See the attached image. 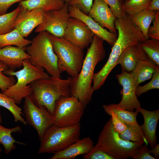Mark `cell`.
I'll return each instance as SVG.
<instances>
[{
	"mask_svg": "<svg viewBox=\"0 0 159 159\" xmlns=\"http://www.w3.org/2000/svg\"><path fill=\"white\" fill-rule=\"evenodd\" d=\"M115 26L118 31L117 38L112 46L106 63L99 72L93 74L92 86L95 90H99L104 85L109 74L117 65L120 54L126 48L146 40L140 29L132 23L127 14L116 19Z\"/></svg>",
	"mask_w": 159,
	"mask_h": 159,
	"instance_id": "1",
	"label": "cell"
},
{
	"mask_svg": "<svg viewBox=\"0 0 159 159\" xmlns=\"http://www.w3.org/2000/svg\"><path fill=\"white\" fill-rule=\"evenodd\" d=\"M104 41L94 35L88 48L80 72L72 78L70 86L71 95L80 101L85 108L91 101L94 91L92 84L95 67L105 56Z\"/></svg>",
	"mask_w": 159,
	"mask_h": 159,
	"instance_id": "2",
	"label": "cell"
},
{
	"mask_svg": "<svg viewBox=\"0 0 159 159\" xmlns=\"http://www.w3.org/2000/svg\"><path fill=\"white\" fill-rule=\"evenodd\" d=\"M72 78H61L50 76L47 78L36 80L30 83L32 93L30 96L39 107H43L53 115L56 101L62 96L71 95L70 86Z\"/></svg>",
	"mask_w": 159,
	"mask_h": 159,
	"instance_id": "3",
	"label": "cell"
},
{
	"mask_svg": "<svg viewBox=\"0 0 159 159\" xmlns=\"http://www.w3.org/2000/svg\"><path fill=\"white\" fill-rule=\"evenodd\" d=\"M143 144L121 139L113 128L110 117L100 133L96 144L88 153L99 150L114 159H127L135 155Z\"/></svg>",
	"mask_w": 159,
	"mask_h": 159,
	"instance_id": "4",
	"label": "cell"
},
{
	"mask_svg": "<svg viewBox=\"0 0 159 159\" xmlns=\"http://www.w3.org/2000/svg\"><path fill=\"white\" fill-rule=\"evenodd\" d=\"M25 50L32 65L43 68L50 76L61 78L58 67V57L54 51L47 32L38 33L31 44L26 47Z\"/></svg>",
	"mask_w": 159,
	"mask_h": 159,
	"instance_id": "5",
	"label": "cell"
},
{
	"mask_svg": "<svg viewBox=\"0 0 159 159\" xmlns=\"http://www.w3.org/2000/svg\"><path fill=\"white\" fill-rule=\"evenodd\" d=\"M23 67L22 69L18 71L11 70L8 68L3 72L6 76H15L16 78V83L2 93L11 98L18 105L21 103L23 98L31 95L30 83L38 79L48 78L50 76L43 68L32 65L29 59L24 60Z\"/></svg>",
	"mask_w": 159,
	"mask_h": 159,
	"instance_id": "6",
	"label": "cell"
},
{
	"mask_svg": "<svg viewBox=\"0 0 159 159\" xmlns=\"http://www.w3.org/2000/svg\"><path fill=\"white\" fill-rule=\"evenodd\" d=\"M55 53L58 57V67L61 73L65 71L72 78L80 72L84 58L83 49L65 39L47 32Z\"/></svg>",
	"mask_w": 159,
	"mask_h": 159,
	"instance_id": "7",
	"label": "cell"
},
{
	"mask_svg": "<svg viewBox=\"0 0 159 159\" xmlns=\"http://www.w3.org/2000/svg\"><path fill=\"white\" fill-rule=\"evenodd\" d=\"M81 125L59 127L53 125L44 133L38 153H54L63 150L80 139Z\"/></svg>",
	"mask_w": 159,
	"mask_h": 159,
	"instance_id": "8",
	"label": "cell"
},
{
	"mask_svg": "<svg viewBox=\"0 0 159 159\" xmlns=\"http://www.w3.org/2000/svg\"><path fill=\"white\" fill-rule=\"evenodd\" d=\"M85 108L82 103L73 96L61 97L55 103L54 125L65 127L80 123Z\"/></svg>",
	"mask_w": 159,
	"mask_h": 159,
	"instance_id": "9",
	"label": "cell"
},
{
	"mask_svg": "<svg viewBox=\"0 0 159 159\" xmlns=\"http://www.w3.org/2000/svg\"><path fill=\"white\" fill-rule=\"evenodd\" d=\"M24 99L23 108L25 120L36 130L41 140L47 130L54 124L53 117L44 107L36 106L29 96Z\"/></svg>",
	"mask_w": 159,
	"mask_h": 159,
	"instance_id": "10",
	"label": "cell"
},
{
	"mask_svg": "<svg viewBox=\"0 0 159 159\" xmlns=\"http://www.w3.org/2000/svg\"><path fill=\"white\" fill-rule=\"evenodd\" d=\"M70 17L68 5L65 3L60 9L45 12L42 22L35 28V32L45 31L55 37L63 38Z\"/></svg>",
	"mask_w": 159,
	"mask_h": 159,
	"instance_id": "11",
	"label": "cell"
},
{
	"mask_svg": "<svg viewBox=\"0 0 159 159\" xmlns=\"http://www.w3.org/2000/svg\"><path fill=\"white\" fill-rule=\"evenodd\" d=\"M94 35L84 22L70 17L63 38L83 49L91 43Z\"/></svg>",
	"mask_w": 159,
	"mask_h": 159,
	"instance_id": "12",
	"label": "cell"
},
{
	"mask_svg": "<svg viewBox=\"0 0 159 159\" xmlns=\"http://www.w3.org/2000/svg\"><path fill=\"white\" fill-rule=\"evenodd\" d=\"M116 77L122 87L120 90L122 98L117 105L127 110L133 112L141 108V104L135 94L136 87L132 75L122 69L121 74H116Z\"/></svg>",
	"mask_w": 159,
	"mask_h": 159,
	"instance_id": "13",
	"label": "cell"
},
{
	"mask_svg": "<svg viewBox=\"0 0 159 159\" xmlns=\"http://www.w3.org/2000/svg\"><path fill=\"white\" fill-rule=\"evenodd\" d=\"M45 12L39 8L26 10L21 7L14 23V29L24 38L27 37L42 23Z\"/></svg>",
	"mask_w": 159,
	"mask_h": 159,
	"instance_id": "14",
	"label": "cell"
},
{
	"mask_svg": "<svg viewBox=\"0 0 159 159\" xmlns=\"http://www.w3.org/2000/svg\"><path fill=\"white\" fill-rule=\"evenodd\" d=\"M69 13L71 17L78 19L84 22L95 35L112 46L116 41L117 34L109 32L102 27L88 15L84 14L75 5H68Z\"/></svg>",
	"mask_w": 159,
	"mask_h": 159,
	"instance_id": "15",
	"label": "cell"
},
{
	"mask_svg": "<svg viewBox=\"0 0 159 159\" xmlns=\"http://www.w3.org/2000/svg\"><path fill=\"white\" fill-rule=\"evenodd\" d=\"M88 15L102 27L117 34L115 26L116 18L109 6L103 0H94Z\"/></svg>",
	"mask_w": 159,
	"mask_h": 159,
	"instance_id": "16",
	"label": "cell"
},
{
	"mask_svg": "<svg viewBox=\"0 0 159 159\" xmlns=\"http://www.w3.org/2000/svg\"><path fill=\"white\" fill-rule=\"evenodd\" d=\"M26 47L8 45L0 48V61L10 70L14 71L17 68H20L23 66L24 60L29 58L26 51Z\"/></svg>",
	"mask_w": 159,
	"mask_h": 159,
	"instance_id": "17",
	"label": "cell"
},
{
	"mask_svg": "<svg viewBox=\"0 0 159 159\" xmlns=\"http://www.w3.org/2000/svg\"><path fill=\"white\" fill-rule=\"evenodd\" d=\"M140 43L127 47L121 53L117 64H120L122 69L131 72L140 60L148 58Z\"/></svg>",
	"mask_w": 159,
	"mask_h": 159,
	"instance_id": "18",
	"label": "cell"
},
{
	"mask_svg": "<svg viewBox=\"0 0 159 159\" xmlns=\"http://www.w3.org/2000/svg\"><path fill=\"white\" fill-rule=\"evenodd\" d=\"M94 146V143L90 137H85L79 139L66 148L54 153L50 159H75L77 156L89 153Z\"/></svg>",
	"mask_w": 159,
	"mask_h": 159,
	"instance_id": "19",
	"label": "cell"
},
{
	"mask_svg": "<svg viewBox=\"0 0 159 159\" xmlns=\"http://www.w3.org/2000/svg\"><path fill=\"white\" fill-rule=\"evenodd\" d=\"M136 110L143 117L144 122L140 126L147 142L152 148L157 144L156 131L159 119V110L148 111L141 107Z\"/></svg>",
	"mask_w": 159,
	"mask_h": 159,
	"instance_id": "20",
	"label": "cell"
},
{
	"mask_svg": "<svg viewBox=\"0 0 159 159\" xmlns=\"http://www.w3.org/2000/svg\"><path fill=\"white\" fill-rule=\"evenodd\" d=\"M158 67L159 66L148 58L140 60L131 72L136 87L140 83L151 79L153 74Z\"/></svg>",
	"mask_w": 159,
	"mask_h": 159,
	"instance_id": "21",
	"label": "cell"
},
{
	"mask_svg": "<svg viewBox=\"0 0 159 159\" xmlns=\"http://www.w3.org/2000/svg\"><path fill=\"white\" fill-rule=\"evenodd\" d=\"M65 3L63 0H23L19 2V5L25 10L39 8L45 12L60 9Z\"/></svg>",
	"mask_w": 159,
	"mask_h": 159,
	"instance_id": "22",
	"label": "cell"
},
{
	"mask_svg": "<svg viewBox=\"0 0 159 159\" xmlns=\"http://www.w3.org/2000/svg\"><path fill=\"white\" fill-rule=\"evenodd\" d=\"M156 11L147 9L128 15L132 23L140 30L146 39H149L148 32L155 18Z\"/></svg>",
	"mask_w": 159,
	"mask_h": 159,
	"instance_id": "23",
	"label": "cell"
},
{
	"mask_svg": "<svg viewBox=\"0 0 159 159\" xmlns=\"http://www.w3.org/2000/svg\"><path fill=\"white\" fill-rule=\"evenodd\" d=\"M102 107L104 111L109 110L113 111L117 117L126 125H139L137 120V117L139 112L137 110L133 112L127 110L115 104L104 105Z\"/></svg>",
	"mask_w": 159,
	"mask_h": 159,
	"instance_id": "24",
	"label": "cell"
},
{
	"mask_svg": "<svg viewBox=\"0 0 159 159\" xmlns=\"http://www.w3.org/2000/svg\"><path fill=\"white\" fill-rule=\"evenodd\" d=\"M22 129L20 126H17L11 128H7L0 125V143L3 145L5 153L9 154L12 150L16 149L15 143L23 145L25 144L15 140L11 136V133L21 132Z\"/></svg>",
	"mask_w": 159,
	"mask_h": 159,
	"instance_id": "25",
	"label": "cell"
},
{
	"mask_svg": "<svg viewBox=\"0 0 159 159\" xmlns=\"http://www.w3.org/2000/svg\"><path fill=\"white\" fill-rule=\"evenodd\" d=\"M32 40L25 38L16 29L2 35H0V48L8 45H12L21 48L29 45Z\"/></svg>",
	"mask_w": 159,
	"mask_h": 159,
	"instance_id": "26",
	"label": "cell"
},
{
	"mask_svg": "<svg viewBox=\"0 0 159 159\" xmlns=\"http://www.w3.org/2000/svg\"><path fill=\"white\" fill-rule=\"evenodd\" d=\"M0 106L7 109L11 113L15 122L19 121L25 125L27 124L21 116L23 115L21 108L18 106L11 98L0 92Z\"/></svg>",
	"mask_w": 159,
	"mask_h": 159,
	"instance_id": "27",
	"label": "cell"
},
{
	"mask_svg": "<svg viewBox=\"0 0 159 159\" xmlns=\"http://www.w3.org/2000/svg\"><path fill=\"white\" fill-rule=\"evenodd\" d=\"M21 9L19 5L12 11L0 15V35L8 33L14 29V23Z\"/></svg>",
	"mask_w": 159,
	"mask_h": 159,
	"instance_id": "28",
	"label": "cell"
},
{
	"mask_svg": "<svg viewBox=\"0 0 159 159\" xmlns=\"http://www.w3.org/2000/svg\"><path fill=\"white\" fill-rule=\"evenodd\" d=\"M126 125L127 126V129L122 133L119 134L121 139L134 142L143 144L145 143L147 145L148 143L145 139L140 125L135 126Z\"/></svg>",
	"mask_w": 159,
	"mask_h": 159,
	"instance_id": "29",
	"label": "cell"
},
{
	"mask_svg": "<svg viewBox=\"0 0 159 159\" xmlns=\"http://www.w3.org/2000/svg\"><path fill=\"white\" fill-rule=\"evenodd\" d=\"M140 44L148 57L159 66V40L149 38Z\"/></svg>",
	"mask_w": 159,
	"mask_h": 159,
	"instance_id": "30",
	"label": "cell"
},
{
	"mask_svg": "<svg viewBox=\"0 0 159 159\" xmlns=\"http://www.w3.org/2000/svg\"><path fill=\"white\" fill-rule=\"evenodd\" d=\"M151 0H128L124 1L122 7L125 12L130 15L146 9Z\"/></svg>",
	"mask_w": 159,
	"mask_h": 159,
	"instance_id": "31",
	"label": "cell"
},
{
	"mask_svg": "<svg viewBox=\"0 0 159 159\" xmlns=\"http://www.w3.org/2000/svg\"><path fill=\"white\" fill-rule=\"evenodd\" d=\"M151 81L143 86H138L136 88L135 94L137 97L149 90L159 89V67L155 70L152 75Z\"/></svg>",
	"mask_w": 159,
	"mask_h": 159,
	"instance_id": "32",
	"label": "cell"
},
{
	"mask_svg": "<svg viewBox=\"0 0 159 159\" xmlns=\"http://www.w3.org/2000/svg\"><path fill=\"white\" fill-rule=\"evenodd\" d=\"M8 68L6 64L0 61V89L2 92L14 85L16 81L14 76H9L4 74L3 72Z\"/></svg>",
	"mask_w": 159,
	"mask_h": 159,
	"instance_id": "33",
	"label": "cell"
},
{
	"mask_svg": "<svg viewBox=\"0 0 159 159\" xmlns=\"http://www.w3.org/2000/svg\"><path fill=\"white\" fill-rule=\"evenodd\" d=\"M110 7L116 19L120 18L126 14L123 10L122 6L124 0H103Z\"/></svg>",
	"mask_w": 159,
	"mask_h": 159,
	"instance_id": "34",
	"label": "cell"
},
{
	"mask_svg": "<svg viewBox=\"0 0 159 159\" xmlns=\"http://www.w3.org/2000/svg\"><path fill=\"white\" fill-rule=\"evenodd\" d=\"M105 111L111 116L115 131L119 134L122 133L127 128L126 124L121 121L113 111L109 110H106Z\"/></svg>",
	"mask_w": 159,
	"mask_h": 159,
	"instance_id": "35",
	"label": "cell"
},
{
	"mask_svg": "<svg viewBox=\"0 0 159 159\" xmlns=\"http://www.w3.org/2000/svg\"><path fill=\"white\" fill-rule=\"evenodd\" d=\"M93 0H70L68 5L77 6L84 14L88 15L93 4Z\"/></svg>",
	"mask_w": 159,
	"mask_h": 159,
	"instance_id": "36",
	"label": "cell"
},
{
	"mask_svg": "<svg viewBox=\"0 0 159 159\" xmlns=\"http://www.w3.org/2000/svg\"><path fill=\"white\" fill-rule=\"evenodd\" d=\"M153 21V25L150 26L148 30V38L159 40V11H156L155 16Z\"/></svg>",
	"mask_w": 159,
	"mask_h": 159,
	"instance_id": "37",
	"label": "cell"
},
{
	"mask_svg": "<svg viewBox=\"0 0 159 159\" xmlns=\"http://www.w3.org/2000/svg\"><path fill=\"white\" fill-rule=\"evenodd\" d=\"M83 158L84 159H114L107 154L99 150L83 154Z\"/></svg>",
	"mask_w": 159,
	"mask_h": 159,
	"instance_id": "38",
	"label": "cell"
},
{
	"mask_svg": "<svg viewBox=\"0 0 159 159\" xmlns=\"http://www.w3.org/2000/svg\"><path fill=\"white\" fill-rule=\"evenodd\" d=\"M133 159H155L150 155L147 145H142L138 153L132 158Z\"/></svg>",
	"mask_w": 159,
	"mask_h": 159,
	"instance_id": "39",
	"label": "cell"
},
{
	"mask_svg": "<svg viewBox=\"0 0 159 159\" xmlns=\"http://www.w3.org/2000/svg\"><path fill=\"white\" fill-rule=\"evenodd\" d=\"M23 0H0V15L7 13L9 8L15 3Z\"/></svg>",
	"mask_w": 159,
	"mask_h": 159,
	"instance_id": "40",
	"label": "cell"
},
{
	"mask_svg": "<svg viewBox=\"0 0 159 159\" xmlns=\"http://www.w3.org/2000/svg\"><path fill=\"white\" fill-rule=\"evenodd\" d=\"M147 9L155 11H159V0H151Z\"/></svg>",
	"mask_w": 159,
	"mask_h": 159,
	"instance_id": "41",
	"label": "cell"
},
{
	"mask_svg": "<svg viewBox=\"0 0 159 159\" xmlns=\"http://www.w3.org/2000/svg\"><path fill=\"white\" fill-rule=\"evenodd\" d=\"M150 154H152L155 156L156 159H158L159 158V144H157L153 147L150 150Z\"/></svg>",
	"mask_w": 159,
	"mask_h": 159,
	"instance_id": "42",
	"label": "cell"
},
{
	"mask_svg": "<svg viewBox=\"0 0 159 159\" xmlns=\"http://www.w3.org/2000/svg\"><path fill=\"white\" fill-rule=\"evenodd\" d=\"M2 121V117L0 114V122L1 123Z\"/></svg>",
	"mask_w": 159,
	"mask_h": 159,
	"instance_id": "43",
	"label": "cell"
},
{
	"mask_svg": "<svg viewBox=\"0 0 159 159\" xmlns=\"http://www.w3.org/2000/svg\"><path fill=\"white\" fill-rule=\"evenodd\" d=\"M69 1L70 0H65V3L67 4Z\"/></svg>",
	"mask_w": 159,
	"mask_h": 159,
	"instance_id": "44",
	"label": "cell"
},
{
	"mask_svg": "<svg viewBox=\"0 0 159 159\" xmlns=\"http://www.w3.org/2000/svg\"><path fill=\"white\" fill-rule=\"evenodd\" d=\"M1 148H0V152H1ZM0 156H1V155L0 154Z\"/></svg>",
	"mask_w": 159,
	"mask_h": 159,
	"instance_id": "45",
	"label": "cell"
},
{
	"mask_svg": "<svg viewBox=\"0 0 159 159\" xmlns=\"http://www.w3.org/2000/svg\"><path fill=\"white\" fill-rule=\"evenodd\" d=\"M128 0H124V1H128Z\"/></svg>",
	"mask_w": 159,
	"mask_h": 159,
	"instance_id": "46",
	"label": "cell"
},
{
	"mask_svg": "<svg viewBox=\"0 0 159 159\" xmlns=\"http://www.w3.org/2000/svg\"><path fill=\"white\" fill-rule=\"evenodd\" d=\"M63 0L65 2V0Z\"/></svg>",
	"mask_w": 159,
	"mask_h": 159,
	"instance_id": "47",
	"label": "cell"
}]
</instances>
